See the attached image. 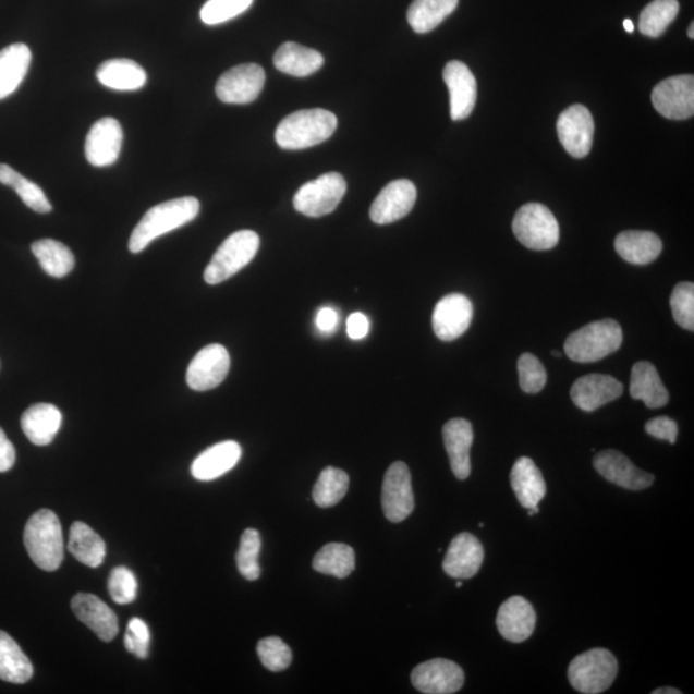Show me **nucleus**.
Here are the masks:
<instances>
[{
  "label": "nucleus",
  "mask_w": 694,
  "mask_h": 694,
  "mask_svg": "<svg viewBox=\"0 0 694 694\" xmlns=\"http://www.w3.org/2000/svg\"><path fill=\"white\" fill-rule=\"evenodd\" d=\"M198 212L199 202L195 197L175 198L154 206L134 228L129 249L133 254L142 253L156 239L191 223Z\"/></svg>",
  "instance_id": "f257e3e1"
},
{
  "label": "nucleus",
  "mask_w": 694,
  "mask_h": 694,
  "mask_svg": "<svg viewBox=\"0 0 694 694\" xmlns=\"http://www.w3.org/2000/svg\"><path fill=\"white\" fill-rule=\"evenodd\" d=\"M338 118L324 109L300 110L284 118L276 131L278 146L290 151L311 148L331 138Z\"/></svg>",
  "instance_id": "f03ea898"
},
{
  "label": "nucleus",
  "mask_w": 694,
  "mask_h": 694,
  "mask_svg": "<svg viewBox=\"0 0 694 694\" xmlns=\"http://www.w3.org/2000/svg\"><path fill=\"white\" fill-rule=\"evenodd\" d=\"M24 543L28 556L39 569H60L64 544L61 522L54 512L40 510L34 513L25 526Z\"/></svg>",
  "instance_id": "7ed1b4c3"
},
{
  "label": "nucleus",
  "mask_w": 694,
  "mask_h": 694,
  "mask_svg": "<svg viewBox=\"0 0 694 694\" xmlns=\"http://www.w3.org/2000/svg\"><path fill=\"white\" fill-rule=\"evenodd\" d=\"M622 339L624 334L617 320L593 321L569 336L564 342V352L571 361L577 363L598 362L618 352Z\"/></svg>",
  "instance_id": "20e7f679"
},
{
  "label": "nucleus",
  "mask_w": 694,
  "mask_h": 694,
  "mask_svg": "<svg viewBox=\"0 0 694 694\" xmlns=\"http://www.w3.org/2000/svg\"><path fill=\"white\" fill-rule=\"evenodd\" d=\"M619 663L610 650L594 648L579 655L569 667L572 689L585 694H598L610 689L618 677Z\"/></svg>",
  "instance_id": "39448f33"
},
{
  "label": "nucleus",
  "mask_w": 694,
  "mask_h": 694,
  "mask_svg": "<svg viewBox=\"0 0 694 694\" xmlns=\"http://www.w3.org/2000/svg\"><path fill=\"white\" fill-rule=\"evenodd\" d=\"M260 239L253 231L235 232L221 243L205 270L207 284H219L238 275L259 252Z\"/></svg>",
  "instance_id": "423d86ee"
},
{
  "label": "nucleus",
  "mask_w": 694,
  "mask_h": 694,
  "mask_svg": "<svg viewBox=\"0 0 694 694\" xmlns=\"http://www.w3.org/2000/svg\"><path fill=\"white\" fill-rule=\"evenodd\" d=\"M513 233L527 248L546 252L560 241V227L552 211L541 204H527L514 215Z\"/></svg>",
  "instance_id": "0eeeda50"
},
{
  "label": "nucleus",
  "mask_w": 694,
  "mask_h": 694,
  "mask_svg": "<svg viewBox=\"0 0 694 694\" xmlns=\"http://www.w3.org/2000/svg\"><path fill=\"white\" fill-rule=\"evenodd\" d=\"M348 190L345 178L328 173L307 182L293 197V207L309 218H320L334 211Z\"/></svg>",
  "instance_id": "6e6552de"
},
{
  "label": "nucleus",
  "mask_w": 694,
  "mask_h": 694,
  "mask_svg": "<svg viewBox=\"0 0 694 694\" xmlns=\"http://www.w3.org/2000/svg\"><path fill=\"white\" fill-rule=\"evenodd\" d=\"M266 85V71L259 64L246 63L228 70L219 77L217 96L221 102L246 105L255 101Z\"/></svg>",
  "instance_id": "1a4fd4ad"
},
{
  "label": "nucleus",
  "mask_w": 694,
  "mask_h": 694,
  "mask_svg": "<svg viewBox=\"0 0 694 694\" xmlns=\"http://www.w3.org/2000/svg\"><path fill=\"white\" fill-rule=\"evenodd\" d=\"M655 110L670 120H686L694 114V77L678 75L665 78L653 92Z\"/></svg>",
  "instance_id": "9d476101"
},
{
  "label": "nucleus",
  "mask_w": 694,
  "mask_h": 694,
  "mask_svg": "<svg viewBox=\"0 0 694 694\" xmlns=\"http://www.w3.org/2000/svg\"><path fill=\"white\" fill-rule=\"evenodd\" d=\"M382 508L386 519L398 524L414 511V494L410 468L404 462L392 463L382 485Z\"/></svg>",
  "instance_id": "9b49d317"
},
{
  "label": "nucleus",
  "mask_w": 694,
  "mask_h": 694,
  "mask_svg": "<svg viewBox=\"0 0 694 694\" xmlns=\"http://www.w3.org/2000/svg\"><path fill=\"white\" fill-rule=\"evenodd\" d=\"M558 138L567 151L575 159L588 156L593 146L594 120L583 105H574L564 110L557 121Z\"/></svg>",
  "instance_id": "f8f14e48"
},
{
  "label": "nucleus",
  "mask_w": 694,
  "mask_h": 694,
  "mask_svg": "<svg viewBox=\"0 0 694 694\" xmlns=\"http://www.w3.org/2000/svg\"><path fill=\"white\" fill-rule=\"evenodd\" d=\"M231 356L224 346L212 343L193 357L187 370V383L192 390L209 391L224 381Z\"/></svg>",
  "instance_id": "ddd939ff"
},
{
  "label": "nucleus",
  "mask_w": 694,
  "mask_h": 694,
  "mask_svg": "<svg viewBox=\"0 0 694 694\" xmlns=\"http://www.w3.org/2000/svg\"><path fill=\"white\" fill-rule=\"evenodd\" d=\"M411 678L414 689L426 694H452L464 684V672L460 665L446 658H434L418 665Z\"/></svg>",
  "instance_id": "4468645a"
},
{
  "label": "nucleus",
  "mask_w": 694,
  "mask_h": 694,
  "mask_svg": "<svg viewBox=\"0 0 694 694\" xmlns=\"http://www.w3.org/2000/svg\"><path fill=\"white\" fill-rule=\"evenodd\" d=\"M474 318V305L467 296L452 293L442 297L433 314L434 332L442 341H453L467 331Z\"/></svg>",
  "instance_id": "2eb2a0df"
},
{
  "label": "nucleus",
  "mask_w": 694,
  "mask_h": 694,
  "mask_svg": "<svg viewBox=\"0 0 694 694\" xmlns=\"http://www.w3.org/2000/svg\"><path fill=\"white\" fill-rule=\"evenodd\" d=\"M417 188L411 181L399 179L386 185L370 207V219L379 226L406 217L416 204Z\"/></svg>",
  "instance_id": "dca6fc26"
},
{
  "label": "nucleus",
  "mask_w": 694,
  "mask_h": 694,
  "mask_svg": "<svg viewBox=\"0 0 694 694\" xmlns=\"http://www.w3.org/2000/svg\"><path fill=\"white\" fill-rule=\"evenodd\" d=\"M594 468L614 485L628 490L648 489L654 484V475L636 468L631 460L618 450H604L594 456Z\"/></svg>",
  "instance_id": "f3484780"
},
{
  "label": "nucleus",
  "mask_w": 694,
  "mask_h": 694,
  "mask_svg": "<svg viewBox=\"0 0 694 694\" xmlns=\"http://www.w3.org/2000/svg\"><path fill=\"white\" fill-rule=\"evenodd\" d=\"M123 139V127L117 119L98 120L92 126L87 141H85V156L93 167H110L119 159Z\"/></svg>",
  "instance_id": "a211bd4d"
},
{
  "label": "nucleus",
  "mask_w": 694,
  "mask_h": 694,
  "mask_svg": "<svg viewBox=\"0 0 694 694\" xmlns=\"http://www.w3.org/2000/svg\"><path fill=\"white\" fill-rule=\"evenodd\" d=\"M443 82L450 93V117L454 121L467 119L475 109L477 84L474 74L461 61L447 63Z\"/></svg>",
  "instance_id": "6ab92c4d"
},
{
  "label": "nucleus",
  "mask_w": 694,
  "mask_h": 694,
  "mask_svg": "<svg viewBox=\"0 0 694 694\" xmlns=\"http://www.w3.org/2000/svg\"><path fill=\"white\" fill-rule=\"evenodd\" d=\"M622 392H624V385L619 382L617 378L606 375H588L579 378L572 385L571 399L579 410L594 412L619 399Z\"/></svg>",
  "instance_id": "aec40b11"
},
{
  "label": "nucleus",
  "mask_w": 694,
  "mask_h": 694,
  "mask_svg": "<svg viewBox=\"0 0 694 694\" xmlns=\"http://www.w3.org/2000/svg\"><path fill=\"white\" fill-rule=\"evenodd\" d=\"M484 562V547L475 535L462 533L450 543L442 569L450 577L471 579Z\"/></svg>",
  "instance_id": "412c9836"
},
{
  "label": "nucleus",
  "mask_w": 694,
  "mask_h": 694,
  "mask_svg": "<svg viewBox=\"0 0 694 694\" xmlns=\"http://www.w3.org/2000/svg\"><path fill=\"white\" fill-rule=\"evenodd\" d=\"M75 617L104 642L113 641L119 633V620L109 606L93 594L78 593L71 600Z\"/></svg>",
  "instance_id": "4be33fe9"
},
{
  "label": "nucleus",
  "mask_w": 694,
  "mask_h": 694,
  "mask_svg": "<svg viewBox=\"0 0 694 694\" xmlns=\"http://www.w3.org/2000/svg\"><path fill=\"white\" fill-rule=\"evenodd\" d=\"M535 625L534 607L525 598L514 596L500 606L497 626L504 640L513 643L525 642L533 635Z\"/></svg>",
  "instance_id": "5701e85b"
},
{
  "label": "nucleus",
  "mask_w": 694,
  "mask_h": 694,
  "mask_svg": "<svg viewBox=\"0 0 694 694\" xmlns=\"http://www.w3.org/2000/svg\"><path fill=\"white\" fill-rule=\"evenodd\" d=\"M442 438L454 476L458 480H466L471 475L470 452L474 443L471 422L463 418L450 419L442 428Z\"/></svg>",
  "instance_id": "b1692460"
},
{
  "label": "nucleus",
  "mask_w": 694,
  "mask_h": 694,
  "mask_svg": "<svg viewBox=\"0 0 694 694\" xmlns=\"http://www.w3.org/2000/svg\"><path fill=\"white\" fill-rule=\"evenodd\" d=\"M242 456L239 442L223 441L199 454L192 463V476L199 482H211L238 466Z\"/></svg>",
  "instance_id": "393cba45"
},
{
  "label": "nucleus",
  "mask_w": 694,
  "mask_h": 694,
  "mask_svg": "<svg viewBox=\"0 0 694 694\" xmlns=\"http://www.w3.org/2000/svg\"><path fill=\"white\" fill-rule=\"evenodd\" d=\"M61 424L59 407L47 403L32 405L21 417L26 438L38 447L49 446L59 434Z\"/></svg>",
  "instance_id": "a878e982"
},
{
  "label": "nucleus",
  "mask_w": 694,
  "mask_h": 694,
  "mask_svg": "<svg viewBox=\"0 0 694 694\" xmlns=\"http://www.w3.org/2000/svg\"><path fill=\"white\" fill-rule=\"evenodd\" d=\"M511 485L522 507L532 510L538 507L547 494L546 480L531 458L521 456L513 464Z\"/></svg>",
  "instance_id": "bb28decb"
},
{
  "label": "nucleus",
  "mask_w": 694,
  "mask_h": 694,
  "mask_svg": "<svg viewBox=\"0 0 694 694\" xmlns=\"http://www.w3.org/2000/svg\"><path fill=\"white\" fill-rule=\"evenodd\" d=\"M631 395L634 400H642L649 410H658L669 403V392L661 381L660 375L653 363L638 362L634 364L631 378Z\"/></svg>",
  "instance_id": "cd10ccee"
},
{
  "label": "nucleus",
  "mask_w": 694,
  "mask_h": 694,
  "mask_svg": "<svg viewBox=\"0 0 694 694\" xmlns=\"http://www.w3.org/2000/svg\"><path fill=\"white\" fill-rule=\"evenodd\" d=\"M614 248L625 261L634 266H647L660 256L662 242L653 232L626 231L614 240Z\"/></svg>",
  "instance_id": "c85d7f7f"
},
{
  "label": "nucleus",
  "mask_w": 694,
  "mask_h": 694,
  "mask_svg": "<svg viewBox=\"0 0 694 694\" xmlns=\"http://www.w3.org/2000/svg\"><path fill=\"white\" fill-rule=\"evenodd\" d=\"M273 62L283 74L306 77L317 73L324 66L325 59L314 49L289 41L278 48Z\"/></svg>",
  "instance_id": "c756f323"
},
{
  "label": "nucleus",
  "mask_w": 694,
  "mask_h": 694,
  "mask_svg": "<svg viewBox=\"0 0 694 694\" xmlns=\"http://www.w3.org/2000/svg\"><path fill=\"white\" fill-rule=\"evenodd\" d=\"M32 63V51L16 42L0 51V99L10 97L24 82Z\"/></svg>",
  "instance_id": "7c9ffc66"
},
{
  "label": "nucleus",
  "mask_w": 694,
  "mask_h": 694,
  "mask_svg": "<svg viewBox=\"0 0 694 694\" xmlns=\"http://www.w3.org/2000/svg\"><path fill=\"white\" fill-rule=\"evenodd\" d=\"M99 83L113 90H138L147 83L146 71L126 59L109 60L97 70Z\"/></svg>",
  "instance_id": "2f4dec72"
},
{
  "label": "nucleus",
  "mask_w": 694,
  "mask_h": 694,
  "mask_svg": "<svg viewBox=\"0 0 694 694\" xmlns=\"http://www.w3.org/2000/svg\"><path fill=\"white\" fill-rule=\"evenodd\" d=\"M69 550L78 562L93 569L101 567L106 557L104 539L84 522L71 526Z\"/></svg>",
  "instance_id": "473e14b6"
},
{
  "label": "nucleus",
  "mask_w": 694,
  "mask_h": 694,
  "mask_svg": "<svg viewBox=\"0 0 694 694\" xmlns=\"http://www.w3.org/2000/svg\"><path fill=\"white\" fill-rule=\"evenodd\" d=\"M33 675V663L23 649L10 634L0 631V679L9 683L24 684L31 681Z\"/></svg>",
  "instance_id": "72a5a7b5"
},
{
  "label": "nucleus",
  "mask_w": 694,
  "mask_h": 694,
  "mask_svg": "<svg viewBox=\"0 0 694 694\" xmlns=\"http://www.w3.org/2000/svg\"><path fill=\"white\" fill-rule=\"evenodd\" d=\"M460 0H414L407 10V23L418 34L433 32L450 16Z\"/></svg>",
  "instance_id": "f704fd0d"
},
{
  "label": "nucleus",
  "mask_w": 694,
  "mask_h": 694,
  "mask_svg": "<svg viewBox=\"0 0 694 694\" xmlns=\"http://www.w3.org/2000/svg\"><path fill=\"white\" fill-rule=\"evenodd\" d=\"M32 252L40 263L42 270L54 278H63L75 267V257L68 246L54 240L34 242Z\"/></svg>",
  "instance_id": "c9c22d12"
},
{
  "label": "nucleus",
  "mask_w": 694,
  "mask_h": 694,
  "mask_svg": "<svg viewBox=\"0 0 694 694\" xmlns=\"http://www.w3.org/2000/svg\"><path fill=\"white\" fill-rule=\"evenodd\" d=\"M313 568L320 574L348 577L355 570L354 549L342 543L327 544L314 557Z\"/></svg>",
  "instance_id": "e433bc0d"
},
{
  "label": "nucleus",
  "mask_w": 694,
  "mask_h": 694,
  "mask_svg": "<svg viewBox=\"0 0 694 694\" xmlns=\"http://www.w3.org/2000/svg\"><path fill=\"white\" fill-rule=\"evenodd\" d=\"M0 183L9 185V187L16 191L20 198L32 210L39 214L52 211V205L48 202L45 192L39 185L17 173L10 165L0 163Z\"/></svg>",
  "instance_id": "4c0bfd02"
},
{
  "label": "nucleus",
  "mask_w": 694,
  "mask_h": 694,
  "mask_svg": "<svg viewBox=\"0 0 694 694\" xmlns=\"http://www.w3.org/2000/svg\"><path fill=\"white\" fill-rule=\"evenodd\" d=\"M679 9L678 0H654L641 13L640 32L649 38L661 37L677 19Z\"/></svg>",
  "instance_id": "58836bf2"
},
{
  "label": "nucleus",
  "mask_w": 694,
  "mask_h": 694,
  "mask_svg": "<svg viewBox=\"0 0 694 694\" xmlns=\"http://www.w3.org/2000/svg\"><path fill=\"white\" fill-rule=\"evenodd\" d=\"M349 476L345 471L327 467L321 471L313 489V499L321 508L333 507L341 502L349 490Z\"/></svg>",
  "instance_id": "ea45409f"
},
{
  "label": "nucleus",
  "mask_w": 694,
  "mask_h": 694,
  "mask_svg": "<svg viewBox=\"0 0 694 694\" xmlns=\"http://www.w3.org/2000/svg\"><path fill=\"white\" fill-rule=\"evenodd\" d=\"M261 550V536L255 528H247L241 536L240 549L235 561L240 574L249 582L257 581L261 575L259 556Z\"/></svg>",
  "instance_id": "a19ab883"
},
{
  "label": "nucleus",
  "mask_w": 694,
  "mask_h": 694,
  "mask_svg": "<svg viewBox=\"0 0 694 694\" xmlns=\"http://www.w3.org/2000/svg\"><path fill=\"white\" fill-rule=\"evenodd\" d=\"M254 3V0H209L199 13L206 25H219L240 16Z\"/></svg>",
  "instance_id": "79ce46f5"
},
{
  "label": "nucleus",
  "mask_w": 694,
  "mask_h": 694,
  "mask_svg": "<svg viewBox=\"0 0 694 694\" xmlns=\"http://www.w3.org/2000/svg\"><path fill=\"white\" fill-rule=\"evenodd\" d=\"M670 306L672 316L679 327L694 331V284L681 282L671 293Z\"/></svg>",
  "instance_id": "37998d69"
},
{
  "label": "nucleus",
  "mask_w": 694,
  "mask_h": 694,
  "mask_svg": "<svg viewBox=\"0 0 694 694\" xmlns=\"http://www.w3.org/2000/svg\"><path fill=\"white\" fill-rule=\"evenodd\" d=\"M257 655L260 661L270 671H283L292 662V653L288 644L278 636H269L257 643Z\"/></svg>",
  "instance_id": "c03bdc74"
},
{
  "label": "nucleus",
  "mask_w": 694,
  "mask_h": 694,
  "mask_svg": "<svg viewBox=\"0 0 694 694\" xmlns=\"http://www.w3.org/2000/svg\"><path fill=\"white\" fill-rule=\"evenodd\" d=\"M519 377L522 391L526 393H538L547 383V372L538 357L531 353L520 356Z\"/></svg>",
  "instance_id": "a18cd8bd"
},
{
  "label": "nucleus",
  "mask_w": 694,
  "mask_h": 694,
  "mask_svg": "<svg viewBox=\"0 0 694 694\" xmlns=\"http://www.w3.org/2000/svg\"><path fill=\"white\" fill-rule=\"evenodd\" d=\"M109 592L114 604H132L138 594L137 577L124 567L113 569L109 579Z\"/></svg>",
  "instance_id": "49530a36"
},
{
  "label": "nucleus",
  "mask_w": 694,
  "mask_h": 694,
  "mask_svg": "<svg viewBox=\"0 0 694 694\" xmlns=\"http://www.w3.org/2000/svg\"><path fill=\"white\" fill-rule=\"evenodd\" d=\"M124 644L127 653L139 658L148 656L151 633H149V628L145 621L139 618H133L129 621Z\"/></svg>",
  "instance_id": "de8ad7c7"
},
{
  "label": "nucleus",
  "mask_w": 694,
  "mask_h": 694,
  "mask_svg": "<svg viewBox=\"0 0 694 694\" xmlns=\"http://www.w3.org/2000/svg\"><path fill=\"white\" fill-rule=\"evenodd\" d=\"M646 433L656 439L675 443L679 428L677 422L669 417H657L646 424Z\"/></svg>",
  "instance_id": "09e8293b"
},
{
  "label": "nucleus",
  "mask_w": 694,
  "mask_h": 694,
  "mask_svg": "<svg viewBox=\"0 0 694 694\" xmlns=\"http://www.w3.org/2000/svg\"><path fill=\"white\" fill-rule=\"evenodd\" d=\"M369 319L363 313H353L346 321V333L350 339L357 341L367 338L369 333Z\"/></svg>",
  "instance_id": "8fccbe9b"
},
{
  "label": "nucleus",
  "mask_w": 694,
  "mask_h": 694,
  "mask_svg": "<svg viewBox=\"0 0 694 694\" xmlns=\"http://www.w3.org/2000/svg\"><path fill=\"white\" fill-rule=\"evenodd\" d=\"M339 313L332 309V307L325 306L317 313L316 326L319 332L332 334L339 326Z\"/></svg>",
  "instance_id": "3c124183"
},
{
  "label": "nucleus",
  "mask_w": 694,
  "mask_h": 694,
  "mask_svg": "<svg viewBox=\"0 0 694 694\" xmlns=\"http://www.w3.org/2000/svg\"><path fill=\"white\" fill-rule=\"evenodd\" d=\"M16 462V449L0 428V472L10 471Z\"/></svg>",
  "instance_id": "603ef678"
},
{
  "label": "nucleus",
  "mask_w": 694,
  "mask_h": 694,
  "mask_svg": "<svg viewBox=\"0 0 694 694\" xmlns=\"http://www.w3.org/2000/svg\"><path fill=\"white\" fill-rule=\"evenodd\" d=\"M653 694H682L681 691L675 689H670V686H665V689H658L656 691L650 692Z\"/></svg>",
  "instance_id": "864d4df0"
},
{
  "label": "nucleus",
  "mask_w": 694,
  "mask_h": 694,
  "mask_svg": "<svg viewBox=\"0 0 694 694\" xmlns=\"http://www.w3.org/2000/svg\"><path fill=\"white\" fill-rule=\"evenodd\" d=\"M624 27H625V31H626V32H629V33H633V32H634V24H633V21H632V20H625V21H624Z\"/></svg>",
  "instance_id": "5fc2aeb1"
},
{
  "label": "nucleus",
  "mask_w": 694,
  "mask_h": 694,
  "mask_svg": "<svg viewBox=\"0 0 694 694\" xmlns=\"http://www.w3.org/2000/svg\"><path fill=\"white\" fill-rule=\"evenodd\" d=\"M689 35L691 39H694V24L692 23L689 28Z\"/></svg>",
  "instance_id": "6e6d98bb"
},
{
  "label": "nucleus",
  "mask_w": 694,
  "mask_h": 694,
  "mask_svg": "<svg viewBox=\"0 0 694 694\" xmlns=\"http://www.w3.org/2000/svg\"><path fill=\"white\" fill-rule=\"evenodd\" d=\"M550 354H552L553 356H557V357H561V353L557 352V350H552V352H550Z\"/></svg>",
  "instance_id": "4d7b16f0"
},
{
  "label": "nucleus",
  "mask_w": 694,
  "mask_h": 694,
  "mask_svg": "<svg viewBox=\"0 0 694 694\" xmlns=\"http://www.w3.org/2000/svg\"><path fill=\"white\" fill-rule=\"evenodd\" d=\"M461 586H462V582L460 581V579H458L456 588H461Z\"/></svg>",
  "instance_id": "13d9d810"
}]
</instances>
